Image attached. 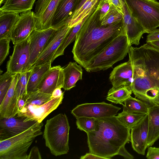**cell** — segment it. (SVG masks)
Returning a JSON list of instances; mask_svg holds the SVG:
<instances>
[{"label":"cell","instance_id":"obj_11","mask_svg":"<svg viewBox=\"0 0 159 159\" xmlns=\"http://www.w3.org/2000/svg\"><path fill=\"white\" fill-rule=\"evenodd\" d=\"M36 20L34 12L31 10L21 13L10 36L14 45L27 39L36 29Z\"/></svg>","mask_w":159,"mask_h":159},{"label":"cell","instance_id":"obj_47","mask_svg":"<svg viewBox=\"0 0 159 159\" xmlns=\"http://www.w3.org/2000/svg\"><path fill=\"white\" fill-rule=\"evenodd\" d=\"M25 96L19 98L18 100L17 106L18 111L21 109L24 106L25 104Z\"/></svg>","mask_w":159,"mask_h":159},{"label":"cell","instance_id":"obj_26","mask_svg":"<svg viewBox=\"0 0 159 159\" xmlns=\"http://www.w3.org/2000/svg\"><path fill=\"white\" fill-rule=\"evenodd\" d=\"M60 1H51L41 16L36 19V30H43L52 27V20Z\"/></svg>","mask_w":159,"mask_h":159},{"label":"cell","instance_id":"obj_43","mask_svg":"<svg viewBox=\"0 0 159 159\" xmlns=\"http://www.w3.org/2000/svg\"><path fill=\"white\" fill-rule=\"evenodd\" d=\"M64 92H63L61 88H58L56 89L52 94V98L61 97L64 96Z\"/></svg>","mask_w":159,"mask_h":159},{"label":"cell","instance_id":"obj_8","mask_svg":"<svg viewBox=\"0 0 159 159\" xmlns=\"http://www.w3.org/2000/svg\"><path fill=\"white\" fill-rule=\"evenodd\" d=\"M30 36L26 39L14 45L13 52L7 66V71L12 74L21 73L30 70Z\"/></svg>","mask_w":159,"mask_h":159},{"label":"cell","instance_id":"obj_20","mask_svg":"<svg viewBox=\"0 0 159 159\" xmlns=\"http://www.w3.org/2000/svg\"><path fill=\"white\" fill-rule=\"evenodd\" d=\"M78 0H61L53 19L52 27L58 29L73 15Z\"/></svg>","mask_w":159,"mask_h":159},{"label":"cell","instance_id":"obj_24","mask_svg":"<svg viewBox=\"0 0 159 159\" xmlns=\"http://www.w3.org/2000/svg\"><path fill=\"white\" fill-rule=\"evenodd\" d=\"M20 16L16 13L0 12V39H10L11 33Z\"/></svg>","mask_w":159,"mask_h":159},{"label":"cell","instance_id":"obj_48","mask_svg":"<svg viewBox=\"0 0 159 159\" xmlns=\"http://www.w3.org/2000/svg\"><path fill=\"white\" fill-rule=\"evenodd\" d=\"M148 45L159 50V40L147 43Z\"/></svg>","mask_w":159,"mask_h":159},{"label":"cell","instance_id":"obj_4","mask_svg":"<svg viewBox=\"0 0 159 159\" xmlns=\"http://www.w3.org/2000/svg\"><path fill=\"white\" fill-rule=\"evenodd\" d=\"M70 129L65 114L60 113L47 120L43 137L52 155L57 156L67 153Z\"/></svg>","mask_w":159,"mask_h":159},{"label":"cell","instance_id":"obj_6","mask_svg":"<svg viewBox=\"0 0 159 159\" xmlns=\"http://www.w3.org/2000/svg\"><path fill=\"white\" fill-rule=\"evenodd\" d=\"M130 45L126 34L120 35L93 58L84 69L89 72L107 69L126 56Z\"/></svg>","mask_w":159,"mask_h":159},{"label":"cell","instance_id":"obj_29","mask_svg":"<svg viewBox=\"0 0 159 159\" xmlns=\"http://www.w3.org/2000/svg\"><path fill=\"white\" fill-rule=\"evenodd\" d=\"M132 93L131 89L128 86H123L109 90L106 99L112 103L123 106V102Z\"/></svg>","mask_w":159,"mask_h":159},{"label":"cell","instance_id":"obj_3","mask_svg":"<svg viewBox=\"0 0 159 159\" xmlns=\"http://www.w3.org/2000/svg\"><path fill=\"white\" fill-rule=\"evenodd\" d=\"M95 128L87 133L89 152L109 159L118 155L120 148L130 141V129L116 116L96 119Z\"/></svg>","mask_w":159,"mask_h":159},{"label":"cell","instance_id":"obj_49","mask_svg":"<svg viewBox=\"0 0 159 159\" xmlns=\"http://www.w3.org/2000/svg\"><path fill=\"white\" fill-rule=\"evenodd\" d=\"M5 0H0V5H1L2 3Z\"/></svg>","mask_w":159,"mask_h":159},{"label":"cell","instance_id":"obj_27","mask_svg":"<svg viewBox=\"0 0 159 159\" xmlns=\"http://www.w3.org/2000/svg\"><path fill=\"white\" fill-rule=\"evenodd\" d=\"M92 12H91V13ZM91 13L84 17L76 25L73 27L68 34L63 40L53 57L52 61L57 57L64 54L65 48L71 43L75 41L76 35L83 25Z\"/></svg>","mask_w":159,"mask_h":159},{"label":"cell","instance_id":"obj_17","mask_svg":"<svg viewBox=\"0 0 159 159\" xmlns=\"http://www.w3.org/2000/svg\"><path fill=\"white\" fill-rule=\"evenodd\" d=\"M63 68L60 66L51 67L40 82L38 91L52 94L56 89L62 88L64 81Z\"/></svg>","mask_w":159,"mask_h":159},{"label":"cell","instance_id":"obj_44","mask_svg":"<svg viewBox=\"0 0 159 159\" xmlns=\"http://www.w3.org/2000/svg\"><path fill=\"white\" fill-rule=\"evenodd\" d=\"M81 159H105V158L94 154L93 153L89 152L87 153L85 155L81 156L80 157Z\"/></svg>","mask_w":159,"mask_h":159},{"label":"cell","instance_id":"obj_28","mask_svg":"<svg viewBox=\"0 0 159 159\" xmlns=\"http://www.w3.org/2000/svg\"><path fill=\"white\" fill-rule=\"evenodd\" d=\"M123 111L136 113L148 114L150 106L146 102L130 96L124 102Z\"/></svg>","mask_w":159,"mask_h":159},{"label":"cell","instance_id":"obj_32","mask_svg":"<svg viewBox=\"0 0 159 159\" xmlns=\"http://www.w3.org/2000/svg\"><path fill=\"white\" fill-rule=\"evenodd\" d=\"M32 69V68L25 72L18 73L16 86V95L17 101L19 98L24 97L27 94V85Z\"/></svg>","mask_w":159,"mask_h":159},{"label":"cell","instance_id":"obj_10","mask_svg":"<svg viewBox=\"0 0 159 159\" xmlns=\"http://www.w3.org/2000/svg\"><path fill=\"white\" fill-rule=\"evenodd\" d=\"M63 96L53 98L41 105H25L17 115L25 118V121L34 120L41 122L62 103Z\"/></svg>","mask_w":159,"mask_h":159},{"label":"cell","instance_id":"obj_23","mask_svg":"<svg viewBox=\"0 0 159 159\" xmlns=\"http://www.w3.org/2000/svg\"><path fill=\"white\" fill-rule=\"evenodd\" d=\"M51 63L50 62L32 67L27 85V93L38 91L39 85L43 77L52 67Z\"/></svg>","mask_w":159,"mask_h":159},{"label":"cell","instance_id":"obj_21","mask_svg":"<svg viewBox=\"0 0 159 159\" xmlns=\"http://www.w3.org/2000/svg\"><path fill=\"white\" fill-rule=\"evenodd\" d=\"M82 66L78 65L76 62H70L62 70L64 75L62 88L69 90L75 87L76 82L82 80L83 70Z\"/></svg>","mask_w":159,"mask_h":159},{"label":"cell","instance_id":"obj_42","mask_svg":"<svg viewBox=\"0 0 159 159\" xmlns=\"http://www.w3.org/2000/svg\"><path fill=\"white\" fill-rule=\"evenodd\" d=\"M125 146V145H124L121 147L118 153V155L122 156L125 159H134V156L126 150Z\"/></svg>","mask_w":159,"mask_h":159},{"label":"cell","instance_id":"obj_45","mask_svg":"<svg viewBox=\"0 0 159 159\" xmlns=\"http://www.w3.org/2000/svg\"><path fill=\"white\" fill-rule=\"evenodd\" d=\"M110 1L113 6H114L119 11L122 13L121 4L120 0H110Z\"/></svg>","mask_w":159,"mask_h":159},{"label":"cell","instance_id":"obj_39","mask_svg":"<svg viewBox=\"0 0 159 159\" xmlns=\"http://www.w3.org/2000/svg\"><path fill=\"white\" fill-rule=\"evenodd\" d=\"M146 157L148 159H159V148L148 147Z\"/></svg>","mask_w":159,"mask_h":159},{"label":"cell","instance_id":"obj_5","mask_svg":"<svg viewBox=\"0 0 159 159\" xmlns=\"http://www.w3.org/2000/svg\"><path fill=\"white\" fill-rule=\"evenodd\" d=\"M43 124L37 121L16 135L0 141V159H28L27 151L35 139L43 134Z\"/></svg>","mask_w":159,"mask_h":159},{"label":"cell","instance_id":"obj_2","mask_svg":"<svg viewBox=\"0 0 159 159\" xmlns=\"http://www.w3.org/2000/svg\"><path fill=\"white\" fill-rule=\"evenodd\" d=\"M128 53L133 70L132 93L150 107L159 106V50L146 43L139 48L131 45Z\"/></svg>","mask_w":159,"mask_h":159},{"label":"cell","instance_id":"obj_22","mask_svg":"<svg viewBox=\"0 0 159 159\" xmlns=\"http://www.w3.org/2000/svg\"><path fill=\"white\" fill-rule=\"evenodd\" d=\"M148 147L152 146L159 139V106L150 107L148 113Z\"/></svg>","mask_w":159,"mask_h":159},{"label":"cell","instance_id":"obj_37","mask_svg":"<svg viewBox=\"0 0 159 159\" xmlns=\"http://www.w3.org/2000/svg\"><path fill=\"white\" fill-rule=\"evenodd\" d=\"M52 0H38L35 3L34 12L36 19L39 17Z\"/></svg>","mask_w":159,"mask_h":159},{"label":"cell","instance_id":"obj_31","mask_svg":"<svg viewBox=\"0 0 159 159\" xmlns=\"http://www.w3.org/2000/svg\"><path fill=\"white\" fill-rule=\"evenodd\" d=\"M51 96L52 94H48L39 91L27 93L25 97V105H42L52 99Z\"/></svg>","mask_w":159,"mask_h":159},{"label":"cell","instance_id":"obj_18","mask_svg":"<svg viewBox=\"0 0 159 159\" xmlns=\"http://www.w3.org/2000/svg\"><path fill=\"white\" fill-rule=\"evenodd\" d=\"M18 73L16 74L11 84L4 99L0 103V117L9 118L16 115L18 112L17 100L16 92V86Z\"/></svg>","mask_w":159,"mask_h":159},{"label":"cell","instance_id":"obj_35","mask_svg":"<svg viewBox=\"0 0 159 159\" xmlns=\"http://www.w3.org/2000/svg\"><path fill=\"white\" fill-rule=\"evenodd\" d=\"M76 119L77 128L80 130L87 133L95 129L96 119L87 117H80Z\"/></svg>","mask_w":159,"mask_h":159},{"label":"cell","instance_id":"obj_16","mask_svg":"<svg viewBox=\"0 0 159 159\" xmlns=\"http://www.w3.org/2000/svg\"><path fill=\"white\" fill-rule=\"evenodd\" d=\"M133 77L132 62L129 57L128 61L117 66L111 72L109 79L112 85L111 88L126 86L131 89L133 81Z\"/></svg>","mask_w":159,"mask_h":159},{"label":"cell","instance_id":"obj_7","mask_svg":"<svg viewBox=\"0 0 159 159\" xmlns=\"http://www.w3.org/2000/svg\"><path fill=\"white\" fill-rule=\"evenodd\" d=\"M132 15L149 34L159 27V2L157 0H125Z\"/></svg>","mask_w":159,"mask_h":159},{"label":"cell","instance_id":"obj_12","mask_svg":"<svg viewBox=\"0 0 159 159\" xmlns=\"http://www.w3.org/2000/svg\"><path fill=\"white\" fill-rule=\"evenodd\" d=\"M72 28L66 22L58 29L49 39L42 52L33 66L52 63L55 53Z\"/></svg>","mask_w":159,"mask_h":159},{"label":"cell","instance_id":"obj_1","mask_svg":"<svg viewBox=\"0 0 159 159\" xmlns=\"http://www.w3.org/2000/svg\"><path fill=\"white\" fill-rule=\"evenodd\" d=\"M99 3L77 33L72 51L74 60L84 69L114 39L126 34L123 20L110 25L102 24Z\"/></svg>","mask_w":159,"mask_h":159},{"label":"cell","instance_id":"obj_38","mask_svg":"<svg viewBox=\"0 0 159 159\" xmlns=\"http://www.w3.org/2000/svg\"><path fill=\"white\" fill-rule=\"evenodd\" d=\"M111 4L110 0H101L99 7V18L101 20H102L108 12Z\"/></svg>","mask_w":159,"mask_h":159},{"label":"cell","instance_id":"obj_9","mask_svg":"<svg viewBox=\"0 0 159 159\" xmlns=\"http://www.w3.org/2000/svg\"><path fill=\"white\" fill-rule=\"evenodd\" d=\"M121 108L104 102L85 103L79 105L71 111V113L76 118L87 117L98 119L116 116Z\"/></svg>","mask_w":159,"mask_h":159},{"label":"cell","instance_id":"obj_25","mask_svg":"<svg viewBox=\"0 0 159 159\" xmlns=\"http://www.w3.org/2000/svg\"><path fill=\"white\" fill-rule=\"evenodd\" d=\"M36 0H5L0 12L21 13L31 10Z\"/></svg>","mask_w":159,"mask_h":159},{"label":"cell","instance_id":"obj_30","mask_svg":"<svg viewBox=\"0 0 159 159\" xmlns=\"http://www.w3.org/2000/svg\"><path fill=\"white\" fill-rule=\"evenodd\" d=\"M145 115L123 111L119 113L116 117L121 123L131 129L143 118Z\"/></svg>","mask_w":159,"mask_h":159},{"label":"cell","instance_id":"obj_13","mask_svg":"<svg viewBox=\"0 0 159 159\" xmlns=\"http://www.w3.org/2000/svg\"><path fill=\"white\" fill-rule=\"evenodd\" d=\"M52 27L42 30H35L30 35V62L32 67L41 54L47 43L57 30Z\"/></svg>","mask_w":159,"mask_h":159},{"label":"cell","instance_id":"obj_34","mask_svg":"<svg viewBox=\"0 0 159 159\" xmlns=\"http://www.w3.org/2000/svg\"><path fill=\"white\" fill-rule=\"evenodd\" d=\"M123 20V14L111 4L108 12L102 20V25H110Z\"/></svg>","mask_w":159,"mask_h":159},{"label":"cell","instance_id":"obj_15","mask_svg":"<svg viewBox=\"0 0 159 159\" xmlns=\"http://www.w3.org/2000/svg\"><path fill=\"white\" fill-rule=\"evenodd\" d=\"M148 114L131 129L130 141L132 147L139 154L144 155L148 147L147 141L148 134Z\"/></svg>","mask_w":159,"mask_h":159},{"label":"cell","instance_id":"obj_19","mask_svg":"<svg viewBox=\"0 0 159 159\" xmlns=\"http://www.w3.org/2000/svg\"><path fill=\"white\" fill-rule=\"evenodd\" d=\"M25 119L17 115L9 118L0 117V128L5 130L11 137L25 131L37 122L34 120L25 121Z\"/></svg>","mask_w":159,"mask_h":159},{"label":"cell","instance_id":"obj_46","mask_svg":"<svg viewBox=\"0 0 159 159\" xmlns=\"http://www.w3.org/2000/svg\"><path fill=\"white\" fill-rule=\"evenodd\" d=\"M88 0H78V2L75 6L74 12L71 16L80 8L84 4V3H85Z\"/></svg>","mask_w":159,"mask_h":159},{"label":"cell","instance_id":"obj_41","mask_svg":"<svg viewBox=\"0 0 159 159\" xmlns=\"http://www.w3.org/2000/svg\"><path fill=\"white\" fill-rule=\"evenodd\" d=\"M159 40V29H156L147 35L146 42H148Z\"/></svg>","mask_w":159,"mask_h":159},{"label":"cell","instance_id":"obj_33","mask_svg":"<svg viewBox=\"0 0 159 159\" xmlns=\"http://www.w3.org/2000/svg\"><path fill=\"white\" fill-rule=\"evenodd\" d=\"M15 74L7 71L0 76V103L4 99L10 87Z\"/></svg>","mask_w":159,"mask_h":159},{"label":"cell","instance_id":"obj_40","mask_svg":"<svg viewBox=\"0 0 159 159\" xmlns=\"http://www.w3.org/2000/svg\"><path fill=\"white\" fill-rule=\"evenodd\" d=\"M41 159V156L38 148L36 146L33 147L28 155V159Z\"/></svg>","mask_w":159,"mask_h":159},{"label":"cell","instance_id":"obj_36","mask_svg":"<svg viewBox=\"0 0 159 159\" xmlns=\"http://www.w3.org/2000/svg\"><path fill=\"white\" fill-rule=\"evenodd\" d=\"M11 40V39L9 38L0 39V65L2 64L9 54Z\"/></svg>","mask_w":159,"mask_h":159},{"label":"cell","instance_id":"obj_14","mask_svg":"<svg viewBox=\"0 0 159 159\" xmlns=\"http://www.w3.org/2000/svg\"><path fill=\"white\" fill-rule=\"evenodd\" d=\"M123 14V21L126 34L131 45H138L143 34V29L132 15L125 0H120Z\"/></svg>","mask_w":159,"mask_h":159}]
</instances>
